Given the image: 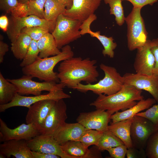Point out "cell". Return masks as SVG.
<instances>
[{"mask_svg":"<svg viewBox=\"0 0 158 158\" xmlns=\"http://www.w3.org/2000/svg\"><path fill=\"white\" fill-rule=\"evenodd\" d=\"M82 23L80 21L69 18L63 14L59 15L54 29L51 33L59 49L81 37L80 27Z\"/></svg>","mask_w":158,"mask_h":158,"instance_id":"6","label":"cell"},{"mask_svg":"<svg viewBox=\"0 0 158 158\" xmlns=\"http://www.w3.org/2000/svg\"><path fill=\"white\" fill-rule=\"evenodd\" d=\"M33 78L28 75H23L19 78L7 79L15 84L18 88V93L23 95H32L36 96L41 94L43 91L50 92L59 87L64 88L60 83L53 82H39L33 81Z\"/></svg>","mask_w":158,"mask_h":158,"instance_id":"9","label":"cell"},{"mask_svg":"<svg viewBox=\"0 0 158 158\" xmlns=\"http://www.w3.org/2000/svg\"><path fill=\"white\" fill-rule=\"evenodd\" d=\"M126 156L127 158H146L145 149L139 150L133 147L127 148Z\"/></svg>","mask_w":158,"mask_h":158,"instance_id":"40","label":"cell"},{"mask_svg":"<svg viewBox=\"0 0 158 158\" xmlns=\"http://www.w3.org/2000/svg\"><path fill=\"white\" fill-rule=\"evenodd\" d=\"M56 21L48 20L33 15L20 17L11 16L6 32L9 39L12 42L21 33L22 29L25 27L39 26L52 33L55 28Z\"/></svg>","mask_w":158,"mask_h":158,"instance_id":"7","label":"cell"},{"mask_svg":"<svg viewBox=\"0 0 158 158\" xmlns=\"http://www.w3.org/2000/svg\"><path fill=\"white\" fill-rule=\"evenodd\" d=\"M67 106L63 99L56 101L46 118L41 134L54 136L67 118Z\"/></svg>","mask_w":158,"mask_h":158,"instance_id":"10","label":"cell"},{"mask_svg":"<svg viewBox=\"0 0 158 158\" xmlns=\"http://www.w3.org/2000/svg\"><path fill=\"white\" fill-rule=\"evenodd\" d=\"M141 8L133 7L131 12L125 18L127 27V45L130 51L142 47L148 40V33L141 15Z\"/></svg>","mask_w":158,"mask_h":158,"instance_id":"5","label":"cell"},{"mask_svg":"<svg viewBox=\"0 0 158 158\" xmlns=\"http://www.w3.org/2000/svg\"><path fill=\"white\" fill-rule=\"evenodd\" d=\"M44 8V18L50 21L56 20L59 15L63 14L66 9L58 0H46Z\"/></svg>","mask_w":158,"mask_h":158,"instance_id":"28","label":"cell"},{"mask_svg":"<svg viewBox=\"0 0 158 158\" xmlns=\"http://www.w3.org/2000/svg\"><path fill=\"white\" fill-rule=\"evenodd\" d=\"M56 101L45 99L36 102L29 108L25 119L27 124L32 125L40 132L46 118Z\"/></svg>","mask_w":158,"mask_h":158,"instance_id":"16","label":"cell"},{"mask_svg":"<svg viewBox=\"0 0 158 158\" xmlns=\"http://www.w3.org/2000/svg\"><path fill=\"white\" fill-rule=\"evenodd\" d=\"M97 61L89 58L72 57L62 61L58 68L57 76L64 87L75 89L82 82L92 84L99 75L95 65Z\"/></svg>","mask_w":158,"mask_h":158,"instance_id":"1","label":"cell"},{"mask_svg":"<svg viewBox=\"0 0 158 158\" xmlns=\"http://www.w3.org/2000/svg\"><path fill=\"white\" fill-rule=\"evenodd\" d=\"M136 115L148 119L158 127V103L154 104L145 111L140 112Z\"/></svg>","mask_w":158,"mask_h":158,"instance_id":"37","label":"cell"},{"mask_svg":"<svg viewBox=\"0 0 158 158\" xmlns=\"http://www.w3.org/2000/svg\"><path fill=\"white\" fill-rule=\"evenodd\" d=\"M148 158H158V129L149 137L145 149Z\"/></svg>","mask_w":158,"mask_h":158,"instance_id":"35","label":"cell"},{"mask_svg":"<svg viewBox=\"0 0 158 158\" xmlns=\"http://www.w3.org/2000/svg\"><path fill=\"white\" fill-rule=\"evenodd\" d=\"M46 0L29 1L26 3V16L33 15L38 17L44 18V8Z\"/></svg>","mask_w":158,"mask_h":158,"instance_id":"32","label":"cell"},{"mask_svg":"<svg viewBox=\"0 0 158 158\" xmlns=\"http://www.w3.org/2000/svg\"><path fill=\"white\" fill-rule=\"evenodd\" d=\"M6 157L4 154H3V153H1L0 152V158H5Z\"/></svg>","mask_w":158,"mask_h":158,"instance_id":"48","label":"cell"},{"mask_svg":"<svg viewBox=\"0 0 158 158\" xmlns=\"http://www.w3.org/2000/svg\"><path fill=\"white\" fill-rule=\"evenodd\" d=\"M101 151L95 146V148L90 149V152L87 158H102Z\"/></svg>","mask_w":158,"mask_h":158,"instance_id":"45","label":"cell"},{"mask_svg":"<svg viewBox=\"0 0 158 158\" xmlns=\"http://www.w3.org/2000/svg\"><path fill=\"white\" fill-rule=\"evenodd\" d=\"M123 144H124L121 140L108 130L103 133L96 146L100 150L103 151Z\"/></svg>","mask_w":158,"mask_h":158,"instance_id":"30","label":"cell"},{"mask_svg":"<svg viewBox=\"0 0 158 158\" xmlns=\"http://www.w3.org/2000/svg\"><path fill=\"white\" fill-rule=\"evenodd\" d=\"M150 41L148 40L143 46L137 49L133 64L136 73L148 75L154 74L155 59L150 50Z\"/></svg>","mask_w":158,"mask_h":158,"instance_id":"18","label":"cell"},{"mask_svg":"<svg viewBox=\"0 0 158 158\" xmlns=\"http://www.w3.org/2000/svg\"><path fill=\"white\" fill-rule=\"evenodd\" d=\"M71 97L70 95L63 91V88L61 87L58 88L46 94L33 96H25L17 93L10 102L0 105V112H4L7 109L15 107H23L28 108L34 103L43 100L52 99L56 101Z\"/></svg>","mask_w":158,"mask_h":158,"instance_id":"11","label":"cell"},{"mask_svg":"<svg viewBox=\"0 0 158 158\" xmlns=\"http://www.w3.org/2000/svg\"><path fill=\"white\" fill-rule=\"evenodd\" d=\"M97 19V16L94 14L83 21L80 27V34L83 35L88 34L91 37L97 38L103 47L104 49L102 52L103 56H107L110 58H113L114 56V50L117 47V44L114 42L113 37H108L104 35H102L100 31L94 32L90 29L91 23Z\"/></svg>","mask_w":158,"mask_h":158,"instance_id":"19","label":"cell"},{"mask_svg":"<svg viewBox=\"0 0 158 158\" xmlns=\"http://www.w3.org/2000/svg\"><path fill=\"white\" fill-rule=\"evenodd\" d=\"M102 0H73L71 8L66 9L63 15L66 17L82 23L94 14Z\"/></svg>","mask_w":158,"mask_h":158,"instance_id":"17","label":"cell"},{"mask_svg":"<svg viewBox=\"0 0 158 158\" xmlns=\"http://www.w3.org/2000/svg\"><path fill=\"white\" fill-rule=\"evenodd\" d=\"M32 40L27 34L21 33L16 40L11 42V51L16 58L20 60L24 59Z\"/></svg>","mask_w":158,"mask_h":158,"instance_id":"25","label":"cell"},{"mask_svg":"<svg viewBox=\"0 0 158 158\" xmlns=\"http://www.w3.org/2000/svg\"><path fill=\"white\" fill-rule=\"evenodd\" d=\"M86 129L77 122L74 123H66L54 136L61 145L70 141H78Z\"/></svg>","mask_w":158,"mask_h":158,"instance_id":"21","label":"cell"},{"mask_svg":"<svg viewBox=\"0 0 158 158\" xmlns=\"http://www.w3.org/2000/svg\"><path fill=\"white\" fill-rule=\"evenodd\" d=\"M9 25L7 17L6 15H3L0 17V28L4 31L6 32Z\"/></svg>","mask_w":158,"mask_h":158,"instance_id":"44","label":"cell"},{"mask_svg":"<svg viewBox=\"0 0 158 158\" xmlns=\"http://www.w3.org/2000/svg\"><path fill=\"white\" fill-rule=\"evenodd\" d=\"M99 67L104 73L102 79L95 84L84 85L80 83L75 89L83 93L90 91L98 95L104 94L107 95H113L119 91L124 83L122 76L116 69L103 63L99 65Z\"/></svg>","mask_w":158,"mask_h":158,"instance_id":"4","label":"cell"},{"mask_svg":"<svg viewBox=\"0 0 158 158\" xmlns=\"http://www.w3.org/2000/svg\"><path fill=\"white\" fill-rule=\"evenodd\" d=\"M33 0H29V1H33Z\"/></svg>","mask_w":158,"mask_h":158,"instance_id":"49","label":"cell"},{"mask_svg":"<svg viewBox=\"0 0 158 158\" xmlns=\"http://www.w3.org/2000/svg\"><path fill=\"white\" fill-rule=\"evenodd\" d=\"M74 54L71 47L67 45L61 49L59 54L44 58L39 56L33 63L22 68V71L24 75H30L41 80L58 83L57 73L54 71V67L59 62L73 57Z\"/></svg>","mask_w":158,"mask_h":158,"instance_id":"3","label":"cell"},{"mask_svg":"<svg viewBox=\"0 0 158 158\" xmlns=\"http://www.w3.org/2000/svg\"><path fill=\"white\" fill-rule=\"evenodd\" d=\"M103 132L92 129H86L79 141L87 148L92 145L97 146Z\"/></svg>","mask_w":158,"mask_h":158,"instance_id":"33","label":"cell"},{"mask_svg":"<svg viewBox=\"0 0 158 158\" xmlns=\"http://www.w3.org/2000/svg\"><path fill=\"white\" fill-rule=\"evenodd\" d=\"M27 142L32 151L54 154L61 158H72L63 151L53 136L40 134L27 140Z\"/></svg>","mask_w":158,"mask_h":158,"instance_id":"12","label":"cell"},{"mask_svg":"<svg viewBox=\"0 0 158 158\" xmlns=\"http://www.w3.org/2000/svg\"><path fill=\"white\" fill-rule=\"evenodd\" d=\"M142 90L124 84L121 89L113 95L101 94L90 105L97 109L106 111L111 115L120 110H125L135 105L136 101L144 99Z\"/></svg>","mask_w":158,"mask_h":158,"instance_id":"2","label":"cell"},{"mask_svg":"<svg viewBox=\"0 0 158 158\" xmlns=\"http://www.w3.org/2000/svg\"><path fill=\"white\" fill-rule=\"evenodd\" d=\"M18 1L21 4H26L29 1V0H18Z\"/></svg>","mask_w":158,"mask_h":158,"instance_id":"47","label":"cell"},{"mask_svg":"<svg viewBox=\"0 0 158 158\" xmlns=\"http://www.w3.org/2000/svg\"><path fill=\"white\" fill-rule=\"evenodd\" d=\"M0 8L13 16L20 17L26 15V4H21L18 0H0Z\"/></svg>","mask_w":158,"mask_h":158,"instance_id":"29","label":"cell"},{"mask_svg":"<svg viewBox=\"0 0 158 158\" xmlns=\"http://www.w3.org/2000/svg\"><path fill=\"white\" fill-rule=\"evenodd\" d=\"M158 129V127L148 119L135 116L130 130L133 147L139 150L145 149L148 139Z\"/></svg>","mask_w":158,"mask_h":158,"instance_id":"8","label":"cell"},{"mask_svg":"<svg viewBox=\"0 0 158 158\" xmlns=\"http://www.w3.org/2000/svg\"><path fill=\"white\" fill-rule=\"evenodd\" d=\"M122 77L124 84L148 92L158 103V77L136 73H126Z\"/></svg>","mask_w":158,"mask_h":158,"instance_id":"13","label":"cell"},{"mask_svg":"<svg viewBox=\"0 0 158 158\" xmlns=\"http://www.w3.org/2000/svg\"><path fill=\"white\" fill-rule=\"evenodd\" d=\"M49 30L39 26L25 27L22 30L21 33L28 35L32 40L37 41L48 32Z\"/></svg>","mask_w":158,"mask_h":158,"instance_id":"36","label":"cell"},{"mask_svg":"<svg viewBox=\"0 0 158 158\" xmlns=\"http://www.w3.org/2000/svg\"><path fill=\"white\" fill-rule=\"evenodd\" d=\"M39 53L37 41L32 40L26 54L20 64V66L23 68L32 64L39 57Z\"/></svg>","mask_w":158,"mask_h":158,"instance_id":"34","label":"cell"},{"mask_svg":"<svg viewBox=\"0 0 158 158\" xmlns=\"http://www.w3.org/2000/svg\"><path fill=\"white\" fill-rule=\"evenodd\" d=\"M18 93V88L14 84L5 79L0 72V105L11 102Z\"/></svg>","mask_w":158,"mask_h":158,"instance_id":"27","label":"cell"},{"mask_svg":"<svg viewBox=\"0 0 158 158\" xmlns=\"http://www.w3.org/2000/svg\"><path fill=\"white\" fill-rule=\"evenodd\" d=\"M9 46L7 44L2 41H0V63L3 62L4 57L6 53L8 51Z\"/></svg>","mask_w":158,"mask_h":158,"instance_id":"42","label":"cell"},{"mask_svg":"<svg viewBox=\"0 0 158 158\" xmlns=\"http://www.w3.org/2000/svg\"><path fill=\"white\" fill-rule=\"evenodd\" d=\"M127 148L124 145L111 147L107 149L111 157L114 158H125L126 156Z\"/></svg>","mask_w":158,"mask_h":158,"instance_id":"38","label":"cell"},{"mask_svg":"<svg viewBox=\"0 0 158 158\" xmlns=\"http://www.w3.org/2000/svg\"><path fill=\"white\" fill-rule=\"evenodd\" d=\"M111 115L106 111L97 109L89 112H82L76 119L77 122L86 129H92L102 132L108 130Z\"/></svg>","mask_w":158,"mask_h":158,"instance_id":"14","label":"cell"},{"mask_svg":"<svg viewBox=\"0 0 158 158\" xmlns=\"http://www.w3.org/2000/svg\"><path fill=\"white\" fill-rule=\"evenodd\" d=\"M127 1L130 2L133 7L142 8L143 6L150 5H152L157 1L158 0H122Z\"/></svg>","mask_w":158,"mask_h":158,"instance_id":"41","label":"cell"},{"mask_svg":"<svg viewBox=\"0 0 158 158\" xmlns=\"http://www.w3.org/2000/svg\"><path fill=\"white\" fill-rule=\"evenodd\" d=\"M156 102L153 98L143 99L139 101L134 106L125 110L114 113L111 116L110 119L112 123H115L130 118L141 111L149 108Z\"/></svg>","mask_w":158,"mask_h":158,"instance_id":"22","label":"cell"},{"mask_svg":"<svg viewBox=\"0 0 158 158\" xmlns=\"http://www.w3.org/2000/svg\"><path fill=\"white\" fill-rule=\"evenodd\" d=\"M37 42L40 51L39 56L40 58L55 56L61 52L57 47L53 36L49 32L45 35Z\"/></svg>","mask_w":158,"mask_h":158,"instance_id":"24","label":"cell"},{"mask_svg":"<svg viewBox=\"0 0 158 158\" xmlns=\"http://www.w3.org/2000/svg\"><path fill=\"white\" fill-rule=\"evenodd\" d=\"M106 4H108L110 7V15H113L115 17L116 24L121 26L125 22V17L122 5V0H104Z\"/></svg>","mask_w":158,"mask_h":158,"instance_id":"31","label":"cell"},{"mask_svg":"<svg viewBox=\"0 0 158 158\" xmlns=\"http://www.w3.org/2000/svg\"><path fill=\"white\" fill-rule=\"evenodd\" d=\"M34 158H59V156L53 154L40 153L31 151Z\"/></svg>","mask_w":158,"mask_h":158,"instance_id":"43","label":"cell"},{"mask_svg":"<svg viewBox=\"0 0 158 158\" xmlns=\"http://www.w3.org/2000/svg\"><path fill=\"white\" fill-rule=\"evenodd\" d=\"M63 151L72 158H87L90 149L80 141H70L61 145Z\"/></svg>","mask_w":158,"mask_h":158,"instance_id":"26","label":"cell"},{"mask_svg":"<svg viewBox=\"0 0 158 158\" xmlns=\"http://www.w3.org/2000/svg\"><path fill=\"white\" fill-rule=\"evenodd\" d=\"M0 152L8 158L13 156L16 158H34L27 140H11L0 144Z\"/></svg>","mask_w":158,"mask_h":158,"instance_id":"20","label":"cell"},{"mask_svg":"<svg viewBox=\"0 0 158 158\" xmlns=\"http://www.w3.org/2000/svg\"><path fill=\"white\" fill-rule=\"evenodd\" d=\"M63 4L67 9H70L72 6L73 0H58Z\"/></svg>","mask_w":158,"mask_h":158,"instance_id":"46","label":"cell"},{"mask_svg":"<svg viewBox=\"0 0 158 158\" xmlns=\"http://www.w3.org/2000/svg\"><path fill=\"white\" fill-rule=\"evenodd\" d=\"M150 49L155 59V63L153 74L158 77V37L151 40Z\"/></svg>","mask_w":158,"mask_h":158,"instance_id":"39","label":"cell"},{"mask_svg":"<svg viewBox=\"0 0 158 158\" xmlns=\"http://www.w3.org/2000/svg\"><path fill=\"white\" fill-rule=\"evenodd\" d=\"M41 134L32 125L23 123L13 129L7 126L0 118V140L1 142L11 140H30Z\"/></svg>","mask_w":158,"mask_h":158,"instance_id":"15","label":"cell"},{"mask_svg":"<svg viewBox=\"0 0 158 158\" xmlns=\"http://www.w3.org/2000/svg\"><path fill=\"white\" fill-rule=\"evenodd\" d=\"M133 118L112 123L108 127L109 130L121 140L127 148L133 147L130 135Z\"/></svg>","mask_w":158,"mask_h":158,"instance_id":"23","label":"cell"}]
</instances>
